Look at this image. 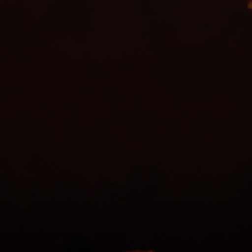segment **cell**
<instances>
[{"label":"cell","instance_id":"obj_1","mask_svg":"<svg viewBox=\"0 0 252 252\" xmlns=\"http://www.w3.org/2000/svg\"><path fill=\"white\" fill-rule=\"evenodd\" d=\"M248 9H252V0H250L248 2Z\"/></svg>","mask_w":252,"mask_h":252}]
</instances>
